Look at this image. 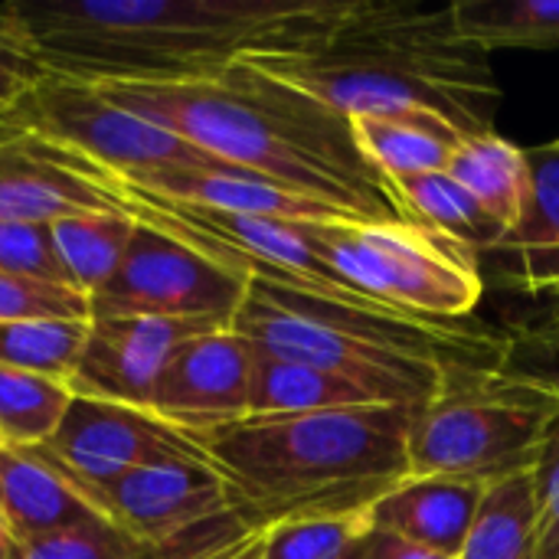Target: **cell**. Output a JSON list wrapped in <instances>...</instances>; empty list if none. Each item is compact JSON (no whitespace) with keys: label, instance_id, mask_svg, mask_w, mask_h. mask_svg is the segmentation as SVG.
<instances>
[{"label":"cell","instance_id":"cell-1","mask_svg":"<svg viewBox=\"0 0 559 559\" xmlns=\"http://www.w3.org/2000/svg\"><path fill=\"white\" fill-rule=\"evenodd\" d=\"M242 62L347 121L432 111L472 138L495 131L501 105L491 56L462 39L452 3L334 0L311 33Z\"/></svg>","mask_w":559,"mask_h":559},{"label":"cell","instance_id":"cell-2","mask_svg":"<svg viewBox=\"0 0 559 559\" xmlns=\"http://www.w3.org/2000/svg\"><path fill=\"white\" fill-rule=\"evenodd\" d=\"M95 88L111 105L174 131L223 164L341 206L357 219H409L393 187L357 151L344 115L246 62L203 82H108Z\"/></svg>","mask_w":559,"mask_h":559},{"label":"cell","instance_id":"cell-3","mask_svg":"<svg viewBox=\"0 0 559 559\" xmlns=\"http://www.w3.org/2000/svg\"><path fill=\"white\" fill-rule=\"evenodd\" d=\"M49 75L108 82H203L278 52L334 0H49L16 3Z\"/></svg>","mask_w":559,"mask_h":559},{"label":"cell","instance_id":"cell-4","mask_svg":"<svg viewBox=\"0 0 559 559\" xmlns=\"http://www.w3.org/2000/svg\"><path fill=\"white\" fill-rule=\"evenodd\" d=\"M233 331L265 357L337 373L377 403L413 413L439 393L452 370L498 367L504 350L501 331L416 318L265 278H249Z\"/></svg>","mask_w":559,"mask_h":559},{"label":"cell","instance_id":"cell-5","mask_svg":"<svg viewBox=\"0 0 559 559\" xmlns=\"http://www.w3.org/2000/svg\"><path fill=\"white\" fill-rule=\"evenodd\" d=\"M409 419L403 406L249 416L193 442L265 531L295 518L367 514L409 475Z\"/></svg>","mask_w":559,"mask_h":559},{"label":"cell","instance_id":"cell-6","mask_svg":"<svg viewBox=\"0 0 559 559\" xmlns=\"http://www.w3.org/2000/svg\"><path fill=\"white\" fill-rule=\"evenodd\" d=\"M559 396L498 367L452 370L409 419V475L481 485L534 472Z\"/></svg>","mask_w":559,"mask_h":559},{"label":"cell","instance_id":"cell-7","mask_svg":"<svg viewBox=\"0 0 559 559\" xmlns=\"http://www.w3.org/2000/svg\"><path fill=\"white\" fill-rule=\"evenodd\" d=\"M324 262L367 301L436 321H465L485 278L478 252L416 219L321 223Z\"/></svg>","mask_w":559,"mask_h":559},{"label":"cell","instance_id":"cell-8","mask_svg":"<svg viewBox=\"0 0 559 559\" xmlns=\"http://www.w3.org/2000/svg\"><path fill=\"white\" fill-rule=\"evenodd\" d=\"M246 292L242 272L138 219L118 272L92 295V318H177L233 328Z\"/></svg>","mask_w":559,"mask_h":559},{"label":"cell","instance_id":"cell-9","mask_svg":"<svg viewBox=\"0 0 559 559\" xmlns=\"http://www.w3.org/2000/svg\"><path fill=\"white\" fill-rule=\"evenodd\" d=\"M29 128L52 141L92 157L118 177L177 170V167H219L223 160L203 154L174 131L111 105L95 85L43 75L20 98Z\"/></svg>","mask_w":559,"mask_h":559},{"label":"cell","instance_id":"cell-10","mask_svg":"<svg viewBox=\"0 0 559 559\" xmlns=\"http://www.w3.org/2000/svg\"><path fill=\"white\" fill-rule=\"evenodd\" d=\"M82 213L134 216V200L111 170L29 128L16 102L0 124V223L52 226Z\"/></svg>","mask_w":559,"mask_h":559},{"label":"cell","instance_id":"cell-11","mask_svg":"<svg viewBox=\"0 0 559 559\" xmlns=\"http://www.w3.org/2000/svg\"><path fill=\"white\" fill-rule=\"evenodd\" d=\"M39 449L85 491H98L138 468L203 452L154 413L88 396H72L56 436Z\"/></svg>","mask_w":559,"mask_h":559},{"label":"cell","instance_id":"cell-12","mask_svg":"<svg viewBox=\"0 0 559 559\" xmlns=\"http://www.w3.org/2000/svg\"><path fill=\"white\" fill-rule=\"evenodd\" d=\"M255 347L233 328L190 337L160 373L151 413L197 439L249 419Z\"/></svg>","mask_w":559,"mask_h":559},{"label":"cell","instance_id":"cell-13","mask_svg":"<svg viewBox=\"0 0 559 559\" xmlns=\"http://www.w3.org/2000/svg\"><path fill=\"white\" fill-rule=\"evenodd\" d=\"M216 328L223 324L177 318H92L69 390L75 396L151 413L160 373L177 347Z\"/></svg>","mask_w":559,"mask_h":559},{"label":"cell","instance_id":"cell-14","mask_svg":"<svg viewBox=\"0 0 559 559\" xmlns=\"http://www.w3.org/2000/svg\"><path fill=\"white\" fill-rule=\"evenodd\" d=\"M118 180H124L138 190H147L154 197L174 200V203L219 210V213L272 216V219H298V223L357 219L341 206H331L324 200H314L308 193H298L292 187H282L275 180H265V177L242 170V167H233V164L151 170V174H131V177H118Z\"/></svg>","mask_w":559,"mask_h":559},{"label":"cell","instance_id":"cell-15","mask_svg":"<svg viewBox=\"0 0 559 559\" xmlns=\"http://www.w3.org/2000/svg\"><path fill=\"white\" fill-rule=\"evenodd\" d=\"M0 521L16 544H26L105 521V514L43 449L0 442Z\"/></svg>","mask_w":559,"mask_h":559},{"label":"cell","instance_id":"cell-16","mask_svg":"<svg viewBox=\"0 0 559 559\" xmlns=\"http://www.w3.org/2000/svg\"><path fill=\"white\" fill-rule=\"evenodd\" d=\"M485 488L488 485L472 478L406 475L367 511V521L373 531L393 534L406 544L459 557Z\"/></svg>","mask_w":559,"mask_h":559},{"label":"cell","instance_id":"cell-17","mask_svg":"<svg viewBox=\"0 0 559 559\" xmlns=\"http://www.w3.org/2000/svg\"><path fill=\"white\" fill-rule=\"evenodd\" d=\"M531 197L521 219L491 252L501 259V275L531 298L559 295V138L531 147Z\"/></svg>","mask_w":559,"mask_h":559},{"label":"cell","instance_id":"cell-18","mask_svg":"<svg viewBox=\"0 0 559 559\" xmlns=\"http://www.w3.org/2000/svg\"><path fill=\"white\" fill-rule=\"evenodd\" d=\"M350 131L364 160L393 187L403 177L449 170L465 134L432 111L350 118Z\"/></svg>","mask_w":559,"mask_h":559},{"label":"cell","instance_id":"cell-19","mask_svg":"<svg viewBox=\"0 0 559 559\" xmlns=\"http://www.w3.org/2000/svg\"><path fill=\"white\" fill-rule=\"evenodd\" d=\"M449 174L472 193V200L504 226V233L521 219L531 197V160L527 151L491 134H472L459 144Z\"/></svg>","mask_w":559,"mask_h":559},{"label":"cell","instance_id":"cell-20","mask_svg":"<svg viewBox=\"0 0 559 559\" xmlns=\"http://www.w3.org/2000/svg\"><path fill=\"white\" fill-rule=\"evenodd\" d=\"M354 406H383V403H377L367 390L354 386L337 373L275 360L255 350L249 416H308V413H331V409H354Z\"/></svg>","mask_w":559,"mask_h":559},{"label":"cell","instance_id":"cell-21","mask_svg":"<svg viewBox=\"0 0 559 559\" xmlns=\"http://www.w3.org/2000/svg\"><path fill=\"white\" fill-rule=\"evenodd\" d=\"M393 193L409 219L432 226L436 233L475 249L478 255L495 252L504 239V226L495 223L449 170L403 177L393 183Z\"/></svg>","mask_w":559,"mask_h":559},{"label":"cell","instance_id":"cell-22","mask_svg":"<svg viewBox=\"0 0 559 559\" xmlns=\"http://www.w3.org/2000/svg\"><path fill=\"white\" fill-rule=\"evenodd\" d=\"M537 501L534 472H521L485 488L459 559H534Z\"/></svg>","mask_w":559,"mask_h":559},{"label":"cell","instance_id":"cell-23","mask_svg":"<svg viewBox=\"0 0 559 559\" xmlns=\"http://www.w3.org/2000/svg\"><path fill=\"white\" fill-rule=\"evenodd\" d=\"M462 39L481 52L559 49V0H459L452 3Z\"/></svg>","mask_w":559,"mask_h":559},{"label":"cell","instance_id":"cell-24","mask_svg":"<svg viewBox=\"0 0 559 559\" xmlns=\"http://www.w3.org/2000/svg\"><path fill=\"white\" fill-rule=\"evenodd\" d=\"M56 249L62 255V265L79 292L88 298L108 285V278L118 272L131 236L138 229V216L124 213H82L56 219L52 226Z\"/></svg>","mask_w":559,"mask_h":559},{"label":"cell","instance_id":"cell-25","mask_svg":"<svg viewBox=\"0 0 559 559\" xmlns=\"http://www.w3.org/2000/svg\"><path fill=\"white\" fill-rule=\"evenodd\" d=\"M72 396L62 380L0 367V442L26 449L46 445L69 413Z\"/></svg>","mask_w":559,"mask_h":559},{"label":"cell","instance_id":"cell-26","mask_svg":"<svg viewBox=\"0 0 559 559\" xmlns=\"http://www.w3.org/2000/svg\"><path fill=\"white\" fill-rule=\"evenodd\" d=\"M88 321H0V367L69 383Z\"/></svg>","mask_w":559,"mask_h":559},{"label":"cell","instance_id":"cell-27","mask_svg":"<svg viewBox=\"0 0 559 559\" xmlns=\"http://www.w3.org/2000/svg\"><path fill=\"white\" fill-rule=\"evenodd\" d=\"M504 350L498 370L537 383L559 396V295L544 298L537 311L511 321L501 331Z\"/></svg>","mask_w":559,"mask_h":559},{"label":"cell","instance_id":"cell-28","mask_svg":"<svg viewBox=\"0 0 559 559\" xmlns=\"http://www.w3.org/2000/svg\"><path fill=\"white\" fill-rule=\"evenodd\" d=\"M367 534V514L295 518L265 527L262 559H347Z\"/></svg>","mask_w":559,"mask_h":559},{"label":"cell","instance_id":"cell-29","mask_svg":"<svg viewBox=\"0 0 559 559\" xmlns=\"http://www.w3.org/2000/svg\"><path fill=\"white\" fill-rule=\"evenodd\" d=\"M10 559H160V554L134 540L111 521H95V524L39 537V540H26V544L13 540Z\"/></svg>","mask_w":559,"mask_h":559},{"label":"cell","instance_id":"cell-30","mask_svg":"<svg viewBox=\"0 0 559 559\" xmlns=\"http://www.w3.org/2000/svg\"><path fill=\"white\" fill-rule=\"evenodd\" d=\"M0 321H92V298L72 285L0 272Z\"/></svg>","mask_w":559,"mask_h":559},{"label":"cell","instance_id":"cell-31","mask_svg":"<svg viewBox=\"0 0 559 559\" xmlns=\"http://www.w3.org/2000/svg\"><path fill=\"white\" fill-rule=\"evenodd\" d=\"M0 272L72 285L62 255L56 249L52 229L43 223H0Z\"/></svg>","mask_w":559,"mask_h":559},{"label":"cell","instance_id":"cell-32","mask_svg":"<svg viewBox=\"0 0 559 559\" xmlns=\"http://www.w3.org/2000/svg\"><path fill=\"white\" fill-rule=\"evenodd\" d=\"M537 544L534 559H559V413L554 416L540 455L534 462Z\"/></svg>","mask_w":559,"mask_h":559},{"label":"cell","instance_id":"cell-33","mask_svg":"<svg viewBox=\"0 0 559 559\" xmlns=\"http://www.w3.org/2000/svg\"><path fill=\"white\" fill-rule=\"evenodd\" d=\"M46 75V69L39 66V59L33 52H13V49H0V115L10 111L33 82H39Z\"/></svg>","mask_w":559,"mask_h":559},{"label":"cell","instance_id":"cell-34","mask_svg":"<svg viewBox=\"0 0 559 559\" xmlns=\"http://www.w3.org/2000/svg\"><path fill=\"white\" fill-rule=\"evenodd\" d=\"M370 547H373L377 559H459L449 557V554H439V550H429V547L406 544V540H400L393 534H383V531H373V527H370Z\"/></svg>","mask_w":559,"mask_h":559},{"label":"cell","instance_id":"cell-35","mask_svg":"<svg viewBox=\"0 0 559 559\" xmlns=\"http://www.w3.org/2000/svg\"><path fill=\"white\" fill-rule=\"evenodd\" d=\"M0 49H13V52H33L26 26L20 20V7L16 3H0ZM36 56V52H33Z\"/></svg>","mask_w":559,"mask_h":559},{"label":"cell","instance_id":"cell-36","mask_svg":"<svg viewBox=\"0 0 559 559\" xmlns=\"http://www.w3.org/2000/svg\"><path fill=\"white\" fill-rule=\"evenodd\" d=\"M262 540H265V531H255L252 537H246L242 544H236V547L216 554L213 559H262Z\"/></svg>","mask_w":559,"mask_h":559},{"label":"cell","instance_id":"cell-37","mask_svg":"<svg viewBox=\"0 0 559 559\" xmlns=\"http://www.w3.org/2000/svg\"><path fill=\"white\" fill-rule=\"evenodd\" d=\"M10 554H13V537H10L7 524L0 521V559H10Z\"/></svg>","mask_w":559,"mask_h":559},{"label":"cell","instance_id":"cell-38","mask_svg":"<svg viewBox=\"0 0 559 559\" xmlns=\"http://www.w3.org/2000/svg\"><path fill=\"white\" fill-rule=\"evenodd\" d=\"M347 559H377L373 557V547H370V534H367V537H364V540H360V544L350 550V557Z\"/></svg>","mask_w":559,"mask_h":559},{"label":"cell","instance_id":"cell-39","mask_svg":"<svg viewBox=\"0 0 559 559\" xmlns=\"http://www.w3.org/2000/svg\"><path fill=\"white\" fill-rule=\"evenodd\" d=\"M10 111H13V108H10ZM10 111H3V115H0V124H3V121H7V115H10Z\"/></svg>","mask_w":559,"mask_h":559}]
</instances>
